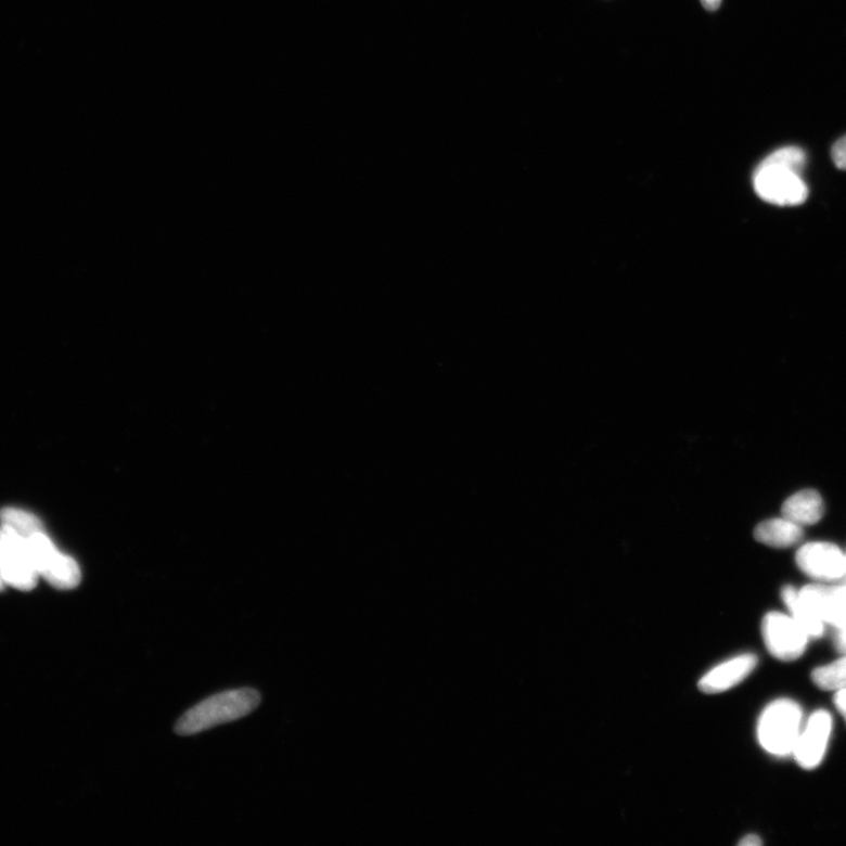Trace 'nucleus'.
Returning a JSON list of instances; mask_svg holds the SVG:
<instances>
[{"label":"nucleus","mask_w":846,"mask_h":846,"mask_svg":"<svg viewBox=\"0 0 846 846\" xmlns=\"http://www.w3.org/2000/svg\"><path fill=\"white\" fill-rule=\"evenodd\" d=\"M35 567L39 575L56 589H75L81 581L78 563L65 554L42 531L35 533L27 539Z\"/></svg>","instance_id":"obj_4"},{"label":"nucleus","mask_w":846,"mask_h":846,"mask_svg":"<svg viewBox=\"0 0 846 846\" xmlns=\"http://www.w3.org/2000/svg\"><path fill=\"white\" fill-rule=\"evenodd\" d=\"M807 154L796 146L772 152L755 169L753 182L761 201L778 206H798L807 202L809 189L802 179Z\"/></svg>","instance_id":"obj_1"},{"label":"nucleus","mask_w":846,"mask_h":846,"mask_svg":"<svg viewBox=\"0 0 846 846\" xmlns=\"http://www.w3.org/2000/svg\"><path fill=\"white\" fill-rule=\"evenodd\" d=\"M813 683L823 690H842L846 688V655L817 668L812 672Z\"/></svg>","instance_id":"obj_15"},{"label":"nucleus","mask_w":846,"mask_h":846,"mask_svg":"<svg viewBox=\"0 0 846 846\" xmlns=\"http://www.w3.org/2000/svg\"><path fill=\"white\" fill-rule=\"evenodd\" d=\"M832 161L839 169H846V136L832 148Z\"/></svg>","instance_id":"obj_16"},{"label":"nucleus","mask_w":846,"mask_h":846,"mask_svg":"<svg viewBox=\"0 0 846 846\" xmlns=\"http://www.w3.org/2000/svg\"><path fill=\"white\" fill-rule=\"evenodd\" d=\"M832 731V717L826 710H817L803 726L793 755L806 770L822 764Z\"/></svg>","instance_id":"obj_8"},{"label":"nucleus","mask_w":846,"mask_h":846,"mask_svg":"<svg viewBox=\"0 0 846 846\" xmlns=\"http://www.w3.org/2000/svg\"><path fill=\"white\" fill-rule=\"evenodd\" d=\"M799 595L824 625L846 626V584L806 586L799 590Z\"/></svg>","instance_id":"obj_9"},{"label":"nucleus","mask_w":846,"mask_h":846,"mask_svg":"<svg viewBox=\"0 0 846 846\" xmlns=\"http://www.w3.org/2000/svg\"><path fill=\"white\" fill-rule=\"evenodd\" d=\"M702 5L704 9H707L708 11H716L721 7L722 0H701Z\"/></svg>","instance_id":"obj_20"},{"label":"nucleus","mask_w":846,"mask_h":846,"mask_svg":"<svg viewBox=\"0 0 846 846\" xmlns=\"http://www.w3.org/2000/svg\"><path fill=\"white\" fill-rule=\"evenodd\" d=\"M261 702L257 690L240 689L211 696L183 715L176 726L181 736L194 735L220 725L236 721L258 708Z\"/></svg>","instance_id":"obj_2"},{"label":"nucleus","mask_w":846,"mask_h":846,"mask_svg":"<svg viewBox=\"0 0 846 846\" xmlns=\"http://www.w3.org/2000/svg\"><path fill=\"white\" fill-rule=\"evenodd\" d=\"M761 844H764V842L755 835L746 836L740 842V846H758Z\"/></svg>","instance_id":"obj_19"},{"label":"nucleus","mask_w":846,"mask_h":846,"mask_svg":"<svg viewBox=\"0 0 846 846\" xmlns=\"http://www.w3.org/2000/svg\"><path fill=\"white\" fill-rule=\"evenodd\" d=\"M0 521L3 522L4 526L18 533L25 539L30 538L35 533L44 530V526H42L41 521L37 516L21 510H14V508H5V510L0 512Z\"/></svg>","instance_id":"obj_14"},{"label":"nucleus","mask_w":846,"mask_h":846,"mask_svg":"<svg viewBox=\"0 0 846 846\" xmlns=\"http://www.w3.org/2000/svg\"><path fill=\"white\" fill-rule=\"evenodd\" d=\"M796 563L804 574L816 581H842L845 573V554L839 547L828 542H810L802 546L796 555Z\"/></svg>","instance_id":"obj_7"},{"label":"nucleus","mask_w":846,"mask_h":846,"mask_svg":"<svg viewBox=\"0 0 846 846\" xmlns=\"http://www.w3.org/2000/svg\"><path fill=\"white\" fill-rule=\"evenodd\" d=\"M835 645L842 655H846V626L836 628Z\"/></svg>","instance_id":"obj_17"},{"label":"nucleus","mask_w":846,"mask_h":846,"mask_svg":"<svg viewBox=\"0 0 846 846\" xmlns=\"http://www.w3.org/2000/svg\"><path fill=\"white\" fill-rule=\"evenodd\" d=\"M4 585H5V582L3 580L2 574H0V590H3Z\"/></svg>","instance_id":"obj_21"},{"label":"nucleus","mask_w":846,"mask_h":846,"mask_svg":"<svg viewBox=\"0 0 846 846\" xmlns=\"http://www.w3.org/2000/svg\"><path fill=\"white\" fill-rule=\"evenodd\" d=\"M835 704L838 712L845 718L846 721V688L838 690L835 696Z\"/></svg>","instance_id":"obj_18"},{"label":"nucleus","mask_w":846,"mask_h":846,"mask_svg":"<svg viewBox=\"0 0 846 846\" xmlns=\"http://www.w3.org/2000/svg\"><path fill=\"white\" fill-rule=\"evenodd\" d=\"M802 728L803 712L798 703L787 698L773 701L759 717L758 742L771 755H793Z\"/></svg>","instance_id":"obj_3"},{"label":"nucleus","mask_w":846,"mask_h":846,"mask_svg":"<svg viewBox=\"0 0 846 846\" xmlns=\"http://www.w3.org/2000/svg\"><path fill=\"white\" fill-rule=\"evenodd\" d=\"M756 666L757 657L753 654L733 657L705 674L698 682V688L704 694L723 693L740 684Z\"/></svg>","instance_id":"obj_10"},{"label":"nucleus","mask_w":846,"mask_h":846,"mask_svg":"<svg viewBox=\"0 0 846 846\" xmlns=\"http://www.w3.org/2000/svg\"><path fill=\"white\" fill-rule=\"evenodd\" d=\"M0 574L5 585L24 591L36 587L39 575L27 539L4 525L0 528Z\"/></svg>","instance_id":"obj_5"},{"label":"nucleus","mask_w":846,"mask_h":846,"mask_svg":"<svg viewBox=\"0 0 846 846\" xmlns=\"http://www.w3.org/2000/svg\"><path fill=\"white\" fill-rule=\"evenodd\" d=\"M764 638L769 653L781 661H795L807 651L809 634L789 615L771 612L764 619Z\"/></svg>","instance_id":"obj_6"},{"label":"nucleus","mask_w":846,"mask_h":846,"mask_svg":"<svg viewBox=\"0 0 846 846\" xmlns=\"http://www.w3.org/2000/svg\"><path fill=\"white\" fill-rule=\"evenodd\" d=\"M804 538L803 527L785 517L761 522L755 529V539L773 548H789Z\"/></svg>","instance_id":"obj_12"},{"label":"nucleus","mask_w":846,"mask_h":846,"mask_svg":"<svg viewBox=\"0 0 846 846\" xmlns=\"http://www.w3.org/2000/svg\"><path fill=\"white\" fill-rule=\"evenodd\" d=\"M824 511L822 497L812 489L794 493L782 507L783 517L795 522L800 527L818 524L822 520Z\"/></svg>","instance_id":"obj_11"},{"label":"nucleus","mask_w":846,"mask_h":846,"mask_svg":"<svg viewBox=\"0 0 846 846\" xmlns=\"http://www.w3.org/2000/svg\"><path fill=\"white\" fill-rule=\"evenodd\" d=\"M782 599L787 606L790 616L807 631L810 638H821L824 632V623L818 617L804 602L799 595V590L792 586H786L782 590Z\"/></svg>","instance_id":"obj_13"}]
</instances>
